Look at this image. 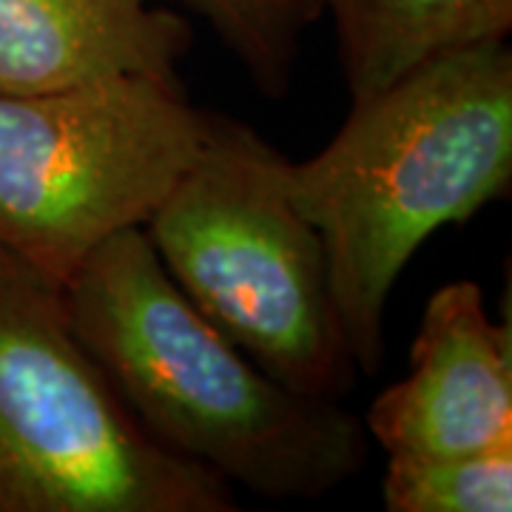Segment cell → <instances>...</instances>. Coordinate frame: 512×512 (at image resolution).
I'll return each mask as SVG.
<instances>
[{"label":"cell","instance_id":"obj_8","mask_svg":"<svg viewBox=\"0 0 512 512\" xmlns=\"http://www.w3.org/2000/svg\"><path fill=\"white\" fill-rule=\"evenodd\" d=\"M333 15L350 100L384 92L419 66L504 40L512 0H322Z\"/></svg>","mask_w":512,"mask_h":512},{"label":"cell","instance_id":"obj_4","mask_svg":"<svg viewBox=\"0 0 512 512\" xmlns=\"http://www.w3.org/2000/svg\"><path fill=\"white\" fill-rule=\"evenodd\" d=\"M168 453L77 339L63 288L0 251V512H234Z\"/></svg>","mask_w":512,"mask_h":512},{"label":"cell","instance_id":"obj_5","mask_svg":"<svg viewBox=\"0 0 512 512\" xmlns=\"http://www.w3.org/2000/svg\"><path fill=\"white\" fill-rule=\"evenodd\" d=\"M208 128L180 77L0 94V251L63 288L106 239L146 225Z\"/></svg>","mask_w":512,"mask_h":512},{"label":"cell","instance_id":"obj_3","mask_svg":"<svg viewBox=\"0 0 512 512\" xmlns=\"http://www.w3.org/2000/svg\"><path fill=\"white\" fill-rule=\"evenodd\" d=\"M285 157L214 117L146 228L168 276L251 362L293 393L339 402L356 379L325 245L285 188Z\"/></svg>","mask_w":512,"mask_h":512},{"label":"cell","instance_id":"obj_10","mask_svg":"<svg viewBox=\"0 0 512 512\" xmlns=\"http://www.w3.org/2000/svg\"><path fill=\"white\" fill-rule=\"evenodd\" d=\"M390 512H510L512 441L447 458H387L382 478Z\"/></svg>","mask_w":512,"mask_h":512},{"label":"cell","instance_id":"obj_2","mask_svg":"<svg viewBox=\"0 0 512 512\" xmlns=\"http://www.w3.org/2000/svg\"><path fill=\"white\" fill-rule=\"evenodd\" d=\"M285 188L325 245L333 305L359 370L379 373L384 316L404 265L444 225L512 183V52L478 43L353 103L339 134Z\"/></svg>","mask_w":512,"mask_h":512},{"label":"cell","instance_id":"obj_9","mask_svg":"<svg viewBox=\"0 0 512 512\" xmlns=\"http://www.w3.org/2000/svg\"><path fill=\"white\" fill-rule=\"evenodd\" d=\"M214 26L259 94L282 97L291 86L302 37L325 15L322 0H185Z\"/></svg>","mask_w":512,"mask_h":512},{"label":"cell","instance_id":"obj_1","mask_svg":"<svg viewBox=\"0 0 512 512\" xmlns=\"http://www.w3.org/2000/svg\"><path fill=\"white\" fill-rule=\"evenodd\" d=\"M77 339L168 453L274 501L322 498L367 461L365 424L293 393L214 328L146 228L106 239L63 285Z\"/></svg>","mask_w":512,"mask_h":512},{"label":"cell","instance_id":"obj_6","mask_svg":"<svg viewBox=\"0 0 512 512\" xmlns=\"http://www.w3.org/2000/svg\"><path fill=\"white\" fill-rule=\"evenodd\" d=\"M512 336L476 282H450L427 299L410 376L367 410V436L387 458H447L512 441Z\"/></svg>","mask_w":512,"mask_h":512},{"label":"cell","instance_id":"obj_7","mask_svg":"<svg viewBox=\"0 0 512 512\" xmlns=\"http://www.w3.org/2000/svg\"><path fill=\"white\" fill-rule=\"evenodd\" d=\"M191 29L165 0H0V94L177 77Z\"/></svg>","mask_w":512,"mask_h":512}]
</instances>
